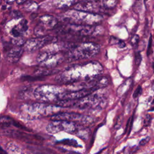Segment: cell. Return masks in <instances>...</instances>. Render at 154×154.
Listing matches in <instances>:
<instances>
[{
	"label": "cell",
	"mask_w": 154,
	"mask_h": 154,
	"mask_svg": "<svg viewBox=\"0 0 154 154\" xmlns=\"http://www.w3.org/2000/svg\"><path fill=\"white\" fill-rule=\"evenodd\" d=\"M46 131L49 133L55 134L64 131L69 133H73L77 131V125L68 121H54L46 126Z\"/></svg>",
	"instance_id": "6da1fadb"
},
{
	"label": "cell",
	"mask_w": 154,
	"mask_h": 154,
	"mask_svg": "<svg viewBox=\"0 0 154 154\" xmlns=\"http://www.w3.org/2000/svg\"><path fill=\"white\" fill-rule=\"evenodd\" d=\"M53 37L50 36H46L44 38L39 39H32L28 41L26 45V48L27 51H35L39 48L44 46L46 44L51 42Z\"/></svg>",
	"instance_id": "7a4b0ae2"
},
{
	"label": "cell",
	"mask_w": 154,
	"mask_h": 154,
	"mask_svg": "<svg viewBox=\"0 0 154 154\" xmlns=\"http://www.w3.org/2000/svg\"><path fill=\"white\" fill-rule=\"evenodd\" d=\"M23 50L21 48H16L12 49L7 55V60L10 63L17 62L21 57Z\"/></svg>",
	"instance_id": "3957f363"
},
{
	"label": "cell",
	"mask_w": 154,
	"mask_h": 154,
	"mask_svg": "<svg viewBox=\"0 0 154 154\" xmlns=\"http://www.w3.org/2000/svg\"><path fill=\"white\" fill-rule=\"evenodd\" d=\"M59 143H61V144H63L64 145L69 146H72V147H74V148L81 147V146L79 145L78 142L74 139H63V140L59 142Z\"/></svg>",
	"instance_id": "277c9868"
},
{
	"label": "cell",
	"mask_w": 154,
	"mask_h": 154,
	"mask_svg": "<svg viewBox=\"0 0 154 154\" xmlns=\"http://www.w3.org/2000/svg\"><path fill=\"white\" fill-rule=\"evenodd\" d=\"M133 122H134V116H132L128 120L126 129H125V133H126V132L128 133V135H129V134H130L131 132L132 128H133Z\"/></svg>",
	"instance_id": "5b68a950"
},
{
	"label": "cell",
	"mask_w": 154,
	"mask_h": 154,
	"mask_svg": "<svg viewBox=\"0 0 154 154\" xmlns=\"http://www.w3.org/2000/svg\"><path fill=\"white\" fill-rule=\"evenodd\" d=\"M152 34L150 35L149 41H148V48H147V51H146V55L148 57H149L152 53Z\"/></svg>",
	"instance_id": "8992f818"
},
{
	"label": "cell",
	"mask_w": 154,
	"mask_h": 154,
	"mask_svg": "<svg viewBox=\"0 0 154 154\" xmlns=\"http://www.w3.org/2000/svg\"><path fill=\"white\" fill-rule=\"evenodd\" d=\"M142 60V57L140 51H137L135 53V63L137 66H139Z\"/></svg>",
	"instance_id": "52a82bcc"
},
{
	"label": "cell",
	"mask_w": 154,
	"mask_h": 154,
	"mask_svg": "<svg viewBox=\"0 0 154 154\" xmlns=\"http://www.w3.org/2000/svg\"><path fill=\"white\" fill-rule=\"evenodd\" d=\"M142 92H143V88L140 86H139L137 88L135 89V90L134 91V93H133V98L134 99H136L137 98H139V97L142 94Z\"/></svg>",
	"instance_id": "ba28073f"
},
{
	"label": "cell",
	"mask_w": 154,
	"mask_h": 154,
	"mask_svg": "<svg viewBox=\"0 0 154 154\" xmlns=\"http://www.w3.org/2000/svg\"><path fill=\"white\" fill-rule=\"evenodd\" d=\"M152 116L150 115H146V117L144 120V127H149L151 126L152 123Z\"/></svg>",
	"instance_id": "9c48e42d"
},
{
	"label": "cell",
	"mask_w": 154,
	"mask_h": 154,
	"mask_svg": "<svg viewBox=\"0 0 154 154\" xmlns=\"http://www.w3.org/2000/svg\"><path fill=\"white\" fill-rule=\"evenodd\" d=\"M12 44L17 45V46H20L24 44V40L22 38H19V37H15L12 40Z\"/></svg>",
	"instance_id": "30bf717a"
},
{
	"label": "cell",
	"mask_w": 154,
	"mask_h": 154,
	"mask_svg": "<svg viewBox=\"0 0 154 154\" xmlns=\"http://www.w3.org/2000/svg\"><path fill=\"white\" fill-rule=\"evenodd\" d=\"M139 40H140V37L139 35H135L132 39H131V44L133 46H136L138 45V44H139Z\"/></svg>",
	"instance_id": "8fae6325"
},
{
	"label": "cell",
	"mask_w": 154,
	"mask_h": 154,
	"mask_svg": "<svg viewBox=\"0 0 154 154\" xmlns=\"http://www.w3.org/2000/svg\"><path fill=\"white\" fill-rule=\"evenodd\" d=\"M150 140H151V137L149 136L146 137V138H144V139H143L142 140H141L140 141L139 145L141 146H145L146 144H147L149 143Z\"/></svg>",
	"instance_id": "7c38bea8"
},
{
	"label": "cell",
	"mask_w": 154,
	"mask_h": 154,
	"mask_svg": "<svg viewBox=\"0 0 154 154\" xmlns=\"http://www.w3.org/2000/svg\"><path fill=\"white\" fill-rule=\"evenodd\" d=\"M22 79L24 81H35V80H39V79H42L41 77H31L29 76H26V77H22Z\"/></svg>",
	"instance_id": "4fadbf2b"
},
{
	"label": "cell",
	"mask_w": 154,
	"mask_h": 154,
	"mask_svg": "<svg viewBox=\"0 0 154 154\" xmlns=\"http://www.w3.org/2000/svg\"><path fill=\"white\" fill-rule=\"evenodd\" d=\"M20 24H21V30L22 31H26V30H27V29H28V26H27V21L24 20V21H21V23H20Z\"/></svg>",
	"instance_id": "5bb4252c"
},
{
	"label": "cell",
	"mask_w": 154,
	"mask_h": 154,
	"mask_svg": "<svg viewBox=\"0 0 154 154\" xmlns=\"http://www.w3.org/2000/svg\"><path fill=\"white\" fill-rule=\"evenodd\" d=\"M11 33H12V35H13L15 37H19L21 36L20 32L16 28H13L12 30Z\"/></svg>",
	"instance_id": "9a60e30c"
},
{
	"label": "cell",
	"mask_w": 154,
	"mask_h": 154,
	"mask_svg": "<svg viewBox=\"0 0 154 154\" xmlns=\"http://www.w3.org/2000/svg\"><path fill=\"white\" fill-rule=\"evenodd\" d=\"M12 16L14 18H19V17H22V13L18 11V10H15V11H13L11 13Z\"/></svg>",
	"instance_id": "2e32d148"
},
{
	"label": "cell",
	"mask_w": 154,
	"mask_h": 154,
	"mask_svg": "<svg viewBox=\"0 0 154 154\" xmlns=\"http://www.w3.org/2000/svg\"><path fill=\"white\" fill-rule=\"evenodd\" d=\"M60 151L64 154H79V153L75 152L74 151H67V150L64 149H61Z\"/></svg>",
	"instance_id": "e0dca14e"
},
{
	"label": "cell",
	"mask_w": 154,
	"mask_h": 154,
	"mask_svg": "<svg viewBox=\"0 0 154 154\" xmlns=\"http://www.w3.org/2000/svg\"><path fill=\"white\" fill-rule=\"evenodd\" d=\"M117 44L119 45V46L120 48H123L124 47L126 46V44L123 41V40H119V42L117 43Z\"/></svg>",
	"instance_id": "ac0fdd59"
},
{
	"label": "cell",
	"mask_w": 154,
	"mask_h": 154,
	"mask_svg": "<svg viewBox=\"0 0 154 154\" xmlns=\"http://www.w3.org/2000/svg\"><path fill=\"white\" fill-rule=\"evenodd\" d=\"M40 152H37L38 154H55L52 152H49V151H48V150H44V151H39Z\"/></svg>",
	"instance_id": "d6986e66"
},
{
	"label": "cell",
	"mask_w": 154,
	"mask_h": 154,
	"mask_svg": "<svg viewBox=\"0 0 154 154\" xmlns=\"http://www.w3.org/2000/svg\"><path fill=\"white\" fill-rule=\"evenodd\" d=\"M1 154H7L6 151H4L3 149H1Z\"/></svg>",
	"instance_id": "ffe728a7"
},
{
	"label": "cell",
	"mask_w": 154,
	"mask_h": 154,
	"mask_svg": "<svg viewBox=\"0 0 154 154\" xmlns=\"http://www.w3.org/2000/svg\"><path fill=\"white\" fill-rule=\"evenodd\" d=\"M152 69H153V73H154V61L152 64Z\"/></svg>",
	"instance_id": "44dd1931"
},
{
	"label": "cell",
	"mask_w": 154,
	"mask_h": 154,
	"mask_svg": "<svg viewBox=\"0 0 154 154\" xmlns=\"http://www.w3.org/2000/svg\"><path fill=\"white\" fill-rule=\"evenodd\" d=\"M26 1H17V3L18 4H21V3H25Z\"/></svg>",
	"instance_id": "7402d4cb"
},
{
	"label": "cell",
	"mask_w": 154,
	"mask_h": 154,
	"mask_svg": "<svg viewBox=\"0 0 154 154\" xmlns=\"http://www.w3.org/2000/svg\"><path fill=\"white\" fill-rule=\"evenodd\" d=\"M154 111V107L152 108H151L149 110H148V111Z\"/></svg>",
	"instance_id": "603a6c76"
},
{
	"label": "cell",
	"mask_w": 154,
	"mask_h": 154,
	"mask_svg": "<svg viewBox=\"0 0 154 154\" xmlns=\"http://www.w3.org/2000/svg\"><path fill=\"white\" fill-rule=\"evenodd\" d=\"M154 104V99H153V101L152 102V104Z\"/></svg>",
	"instance_id": "cb8c5ba5"
}]
</instances>
